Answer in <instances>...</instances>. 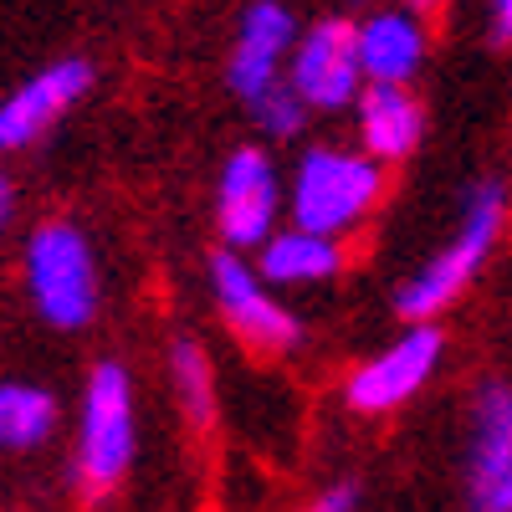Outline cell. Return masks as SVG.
<instances>
[{
  "label": "cell",
  "instance_id": "cell-5",
  "mask_svg": "<svg viewBox=\"0 0 512 512\" xmlns=\"http://www.w3.org/2000/svg\"><path fill=\"white\" fill-rule=\"evenodd\" d=\"M466 512H512V384L477 390L466 436Z\"/></svg>",
  "mask_w": 512,
  "mask_h": 512
},
{
  "label": "cell",
  "instance_id": "cell-1",
  "mask_svg": "<svg viewBox=\"0 0 512 512\" xmlns=\"http://www.w3.org/2000/svg\"><path fill=\"white\" fill-rule=\"evenodd\" d=\"M502 216H507V185L502 180H482L466 190V205H461V231L446 251H436L400 292H395V308L415 323H431L441 308H451L456 297L472 287V277L487 267V256L497 246V231H502Z\"/></svg>",
  "mask_w": 512,
  "mask_h": 512
},
{
  "label": "cell",
  "instance_id": "cell-3",
  "mask_svg": "<svg viewBox=\"0 0 512 512\" xmlns=\"http://www.w3.org/2000/svg\"><path fill=\"white\" fill-rule=\"evenodd\" d=\"M26 287L52 328H88L98 313V267L77 226L47 221L26 241Z\"/></svg>",
  "mask_w": 512,
  "mask_h": 512
},
{
  "label": "cell",
  "instance_id": "cell-15",
  "mask_svg": "<svg viewBox=\"0 0 512 512\" xmlns=\"http://www.w3.org/2000/svg\"><path fill=\"white\" fill-rule=\"evenodd\" d=\"M57 425V400L36 384H0V446L26 451L41 446Z\"/></svg>",
  "mask_w": 512,
  "mask_h": 512
},
{
  "label": "cell",
  "instance_id": "cell-13",
  "mask_svg": "<svg viewBox=\"0 0 512 512\" xmlns=\"http://www.w3.org/2000/svg\"><path fill=\"white\" fill-rule=\"evenodd\" d=\"M425 57V36L415 26V16L400 11H374L359 26V62L369 82H410L415 67Z\"/></svg>",
  "mask_w": 512,
  "mask_h": 512
},
{
  "label": "cell",
  "instance_id": "cell-21",
  "mask_svg": "<svg viewBox=\"0 0 512 512\" xmlns=\"http://www.w3.org/2000/svg\"><path fill=\"white\" fill-rule=\"evenodd\" d=\"M11 210H16V195H11V180H6V175H0V226H6V221H11Z\"/></svg>",
  "mask_w": 512,
  "mask_h": 512
},
{
  "label": "cell",
  "instance_id": "cell-9",
  "mask_svg": "<svg viewBox=\"0 0 512 512\" xmlns=\"http://www.w3.org/2000/svg\"><path fill=\"white\" fill-rule=\"evenodd\" d=\"M282 205L277 169L262 149H236L221 169V190H216V226L231 251L241 246H262L272 241V221Z\"/></svg>",
  "mask_w": 512,
  "mask_h": 512
},
{
  "label": "cell",
  "instance_id": "cell-12",
  "mask_svg": "<svg viewBox=\"0 0 512 512\" xmlns=\"http://www.w3.org/2000/svg\"><path fill=\"white\" fill-rule=\"evenodd\" d=\"M359 134H364V154L379 164H395V159L415 154V144L425 134L420 98L405 82H369L359 93Z\"/></svg>",
  "mask_w": 512,
  "mask_h": 512
},
{
  "label": "cell",
  "instance_id": "cell-19",
  "mask_svg": "<svg viewBox=\"0 0 512 512\" xmlns=\"http://www.w3.org/2000/svg\"><path fill=\"white\" fill-rule=\"evenodd\" d=\"M492 41L497 47L512 41V0H492Z\"/></svg>",
  "mask_w": 512,
  "mask_h": 512
},
{
  "label": "cell",
  "instance_id": "cell-10",
  "mask_svg": "<svg viewBox=\"0 0 512 512\" xmlns=\"http://www.w3.org/2000/svg\"><path fill=\"white\" fill-rule=\"evenodd\" d=\"M88 88H93V67L82 57L52 62L47 72H36L31 82H21V88L0 103V149L36 144Z\"/></svg>",
  "mask_w": 512,
  "mask_h": 512
},
{
  "label": "cell",
  "instance_id": "cell-18",
  "mask_svg": "<svg viewBox=\"0 0 512 512\" xmlns=\"http://www.w3.org/2000/svg\"><path fill=\"white\" fill-rule=\"evenodd\" d=\"M354 502H359V487H349V482H338V487H328L323 497H313L303 512H354Z\"/></svg>",
  "mask_w": 512,
  "mask_h": 512
},
{
  "label": "cell",
  "instance_id": "cell-7",
  "mask_svg": "<svg viewBox=\"0 0 512 512\" xmlns=\"http://www.w3.org/2000/svg\"><path fill=\"white\" fill-rule=\"evenodd\" d=\"M364 62H359V26L333 16L318 21L292 47V88L303 93L308 108H344L359 98Z\"/></svg>",
  "mask_w": 512,
  "mask_h": 512
},
{
  "label": "cell",
  "instance_id": "cell-17",
  "mask_svg": "<svg viewBox=\"0 0 512 512\" xmlns=\"http://www.w3.org/2000/svg\"><path fill=\"white\" fill-rule=\"evenodd\" d=\"M251 108H256L262 134H272V139H297V134H303V123H308V103H303V93H297L292 82H287V88L262 93Z\"/></svg>",
  "mask_w": 512,
  "mask_h": 512
},
{
  "label": "cell",
  "instance_id": "cell-16",
  "mask_svg": "<svg viewBox=\"0 0 512 512\" xmlns=\"http://www.w3.org/2000/svg\"><path fill=\"white\" fill-rule=\"evenodd\" d=\"M169 379H175L185 420L195 431H205L216 420V374H210V359L195 338H175V349H169Z\"/></svg>",
  "mask_w": 512,
  "mask_h": 512
},
{
  "label": "cell",
  "instance_id": "cell-2",
  "mask_svg": "<svg viewBox=\"0 0 512 512\" xmlns=\"http://www.w3.org/2000/svg\"><path fill=\"white\" fill-rule=\"evenodd\" d=\"M379 190H384L379 159L349 149H313L292 175V226L338 236L369 216Z\"/></svg>",
  "mask_w": 512,
  "mask_h": 512
},
{
  "label": "cell",
  "instance_id": "cell-11",
  "mask_svg": "<svg viewBox=\"0 0 512 512\" xmlns=\"http://www.w3.org/2000/svg\"><path fill=\"white\" fill-rule=\"evenodd\" d=\"M287 47H292V16H287V6H277V0H256V6L241 16L236 47H231V62H226L231 93L246 98V103L272 93L277 72L287 62Z\"/></svg>",
  "mask_w": 512,
  "mask_h": 512
},
{
  "label": "cell",
  "instance_id": "cell-14",
  "mask_svg": "<svg viewBox=\"0 0 512 512\" xmlns=\"http://www.w3.org/2000/svg\"><path fill=\"white\" fill-rule=\"evenodd\" d=\"M262 277L267 282H282V287H303V282H323L344 267V251H338L333 236H318V231H272V241H262Z\"/></svg>",
  "mask_w": 512,
  "mask_h": 512
},
{
  "label": "cell",
  "instance_id": "cell-8",
  "mask_svg": "<svg viewBox=\"0 0 512 512\" xmlns=\"http://www.w3.org/2000/svg\"><path fill=\"white\" fill-rule=\"evenodd\" d=\"M441 328L436 323H415L405 338H395L384 354H374L364 369H354V379H349V405L359 410V415H390V410H400L425 379H431V369L441 364Z\"/></svg>",
  "mask_w": 512,
  "mask_h": 512
},
{
  "label": "cell",
  "instance_id": "cell-4",
  "mask_svg": "<svg viewBox=\"0 0 512 512\" xmlns=\"http://www.w3.org/2000/svg\"><path fill=\"white\" fill-rule=\"evenodd\" d=\"M134 461V384L123 364H98L82 400V436H77V482L88 497H103L123 482Z\"/></svg>",
  "mask_w": 512,
  "mask_h": 512
},
{
  "label": "cell",
  "instance_id": "cell-6",
  "mask_svg": "<svg viewBox=\"0 0 512 512\" xmlns=\"http://www.w3.org/2000/svg\"><path fill=\"white\" fill-rule=\"evenodd\" d=\"M210 287H216V303H221V318L226 328L241 338L246 349L256 354H287L303 344V323H297L277 297L262 287L236 251H221L216 262H210Z\"/></svg>",
  "mask_w": 512,
  "mask_h": 512
},
{
  "label": "cell",
  "instance_id": "cell-20",
  "mask_svg": "<svg viewBox=\"0 0 512 512\" xmlns=\"http://www.w3.org/2000/svg\"><path fill=\"white\" fill-rule=\"evenodd\" d=\"M400 6H405V11L415 16V21H441L451 0H400Z\"/></svg>",
  "mask_w": 512,
  "mask_h": 512
}]
</instances>
